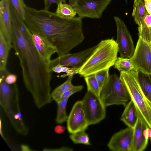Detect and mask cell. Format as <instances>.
Here are the masks:
<instances>
[{
    "instance_id": "26",
    "label": "cell",
    "mask_w": 151,
    "mask_h": 151,
    "mask_svg": "<svg viewBox=\"0 0 151 151\" xmlns=\"http://www.w3.org/2000/svg\"><path fill=\"white\" fill-rule=\"evenodd\" d=\"M84 79L87 85V91H90L100 98L101 90L94 74L85 77Z\"/></svg>"
},
{
    "instance_id": "30",
    "label": "cell",
    "mask_w": 151,
    "mask_h": 151,
    "mask_svg": "<svg viewBox=\"0 0 151 151\" xmlns=\"http://www.w3.org/2000/svg\"><path fill=\"white\" fill-rule=\"evenodd\" d=\"M82 85L74 86L71 89L65 93L62 96L61 99H62L69 98L74 93L79 91L83 88Z\"/></svg>"
},
{
    "instance_id": "42",
    "label": "cell",
    "mask_w": 151,
    "mask_h": 151,
    "mask_svg": "<svg viewBox=\"0 0 151 151\" xmlns=\"http://www.w3.org/2000/svg\"><path fill=\"white\" fill-rule=\"evenodd\" d=\"M125 2L127 3V0H125Z\"/></svg>"
},
{
    "instance_id": "32",
    "label": "cell",
    "mask_w": 151,
    "mask_h": 151,
    "mask_svg": "<svg viewBox=\"0 0 151 151\" xmlns=\"http://www.w3.org/2000/svg\"><path fill=\"white\" fill-rule=\"evenodd\" d=\"M17 78L15 74L9 73L5 78V81L9 84H13L17 82Z\"/></svg>"
},
{
    "instance_id": "4",
    "label": "cell",
    "mask_w": 151,
    "mask_h": 151,
    "mask_svg": "<svg viewBox=\"0 0 151 151\" xmlns=\"http://www.w3.org/2000/svg\"><path fill=\"white\" fill-rule=\"evenodd\" d=\"M0 104L15 130L23 136L28 133L20 110L18 87L15 83L9 84L5 78L0 79Z\"/></svg>"
},
{
    "instance_id": "8",
    "label": "cell",
    "mask_w": 151,
    "mask_h": 151,
    "mask_svg": "<svg viewBox=\"0 0 151 151\" xmlns=\"http://www.w3.org/2000/svg\"><path fill=\"white\" fill-rule=\"evenodd\" d=\"M112 0H77L73 6L79 17L99 19Z\"/></svg>"
},
{
    "instance_id": "36",
    "label": "cell",
    "mask_w": 151,
    "mask_h": 151,
    "mask_svg": "<svg viewBox=\"0 0 151 151\" xmlns=\"http://www.w3.org/2000/svg\"><path fill=\"white\" fill-rule=\"evenodd\" d=\"M63 66L58 64L54 66L51 69V72H54L58 73L62 72V68Z\"/></svg>"
},
{
    "instance_id": "35",
    "label": "cell",
    "mask_w": 151,
    "mask_h": 151,
    "mask_svg": "<svg viewBox=\"0 0 151 151\" xmlns=\"http://www.w3.org/2000/svg\"><path fill=\"white\" fill-rule=\"evenodd\" d=\"M148 13L151 15V0H143Z\"/></svg>"
},
{
    "instance_id": "40",
    "label": "cell",
    "mask_w": 151,
    "mask_h": 151,
    "mask_svg": "<svg viewBox=\"0 0 151 151\" xmlns=\"http://www.w3.org/2000/svg\"><path fill=\"white\" fill-rule=\"evenodd\" d=\"M68 1L69 2V4L73 6L76 4L77 0H68Z\"/></svg>"
},
{
    "instance_id": "39",
    "label": "cell",
    "mask_w": 151,
    "mask_h": 151,
    "mask_svg": "<svg viewBox=\"0 0 151 151\" xmlns=\"http://www.w3.org/2000/svg\"><path fill=\"white\" fill-rule=\"evenodd\" d=\"M70 68L66 66H63L62 68V72H65L67 73L69 70Z\"/></svg>"
},
{
    "instance_id": "23",
    "label": "cell",
    "mask_w": 151,
    "mask_h": 151,
    "mask_svg": "<svg viewBox=\"0 0 151 151\" xmlns=\"http://www.w3.org/2000/svg\"><path fill=\"white\" fill-rule=\"evenodd\" d=\"M55 13L60 18L67 19L73 18L77 14L72 6L63 3L57 5Z\"/></svg>"
},
{
    "instance_id": "24",
    "label": "cell",
    "mask_w": 151,
    "mask_h": 151,
    "mask_svg": "<svg viewBox=\"0 0 151 151\" xmlns=\"http://www.w3.org/2000/svg\"><path fill=\"white\" fill-rule=\"evenodd\" d=\"M69 98L62 99L57 103L58 109L55 120L58 124L63 123L67 120L68 116L66 112V106Z\"/></svg>"
},
{
    "instance_id": "13",
    "label": "cell",
    "mask_w": 151,
    "mask_h": 151,
    "mask_svg": "<svg viewBox=\"0 0 151 151\" xmlns=\"http://www.w3.org/2000/svg\"><path fill=\"white\" fill-rule=\"evenodd\" d=\"M133 128L127 127L115 133L107 144L113 151H132Z\"/></svg>"
},
{
    "instance_id": "41",
    "label": "cell",
    "mask_w": 151,
    "mask_h": 151,
    "mask_svg": "<svg viewBox=\"0 0 151 151\" xmlns=\"http://www.w3.org/2000/svg\"><path fill=\"white\" fill-rule=\"evenodd\" d=\"M147 99L149 102L151 103V96L147 98Z\"/></svg>"
},
{
    "instance_id": "27",
    "label": "cell",
    "mask_w": 151,
    "mask_h": 151,
    "mask_svg": "<svg viewBox=\"0 0 151 151\" xmlns=\"http://www.w3.org/2000/svg\"><path fill=\"white\" fill-rule=\"evenodd\" d=\"M69 137L74 144H81L87 145H91L89 136L85 131L71 134Z\"/></svg>"
},
{
    "instance_id": "34",
    "label": "cell",
    "mask_w": 151,
    "mask_h": 151,
    "mask_svg": "<svg viewBox=\"0 0 151 151\" xmlns=\"http://www.w3.org/2000/svg\"><path fill=\"white\" fill-rule=\"evenodd\" d=\"M65 127L61 125H58L54 128L55 132L58 134L63 133L65 130Z\"/></svg>"
},
{
    "instance_id": "11",
    "label": "cell",
    "mask_w": 151,
    "mask_h": 151,
    "mask_svg": "<svg viewBox=\"0 0 151 151\" xmlns=\"http://www.w3.org/2000/svg\"><path fill=\"white\" fill-rule=\"evenodd\" d=\"M97 45L78 52L69 53L62 56H58L51 60L48 66L49 69L51 72L52 68L58 64L63 66L71 67L78 69L92 55Z\"/></svg>"
},
{
    "instance_id": "12",
    "label": "cell",
    "mask_w": 151,
    "mask_h": 151,
    "mask_svg": "<svg viewBox=\"0 0 151 151\" xmlns=\"http://www.w3.org/2000/svg\"><path fill=\"white\" fill-rule=\"evenodd\" d=\"M67 129L71 134L85 131L89 126L84 111L82 101L76 102L68 116Z\"/></svg>"
},
{
    "instance_id": "15",
    "label": "cell",
    "mask_w": 151,
    "mask_h": 151,
    "mask_svg": "<svg viewBox=\"0 0 151 151\" xmlns=\"http://www.w3.org/2000/svg\"><path fill=\"white\" fill-rule=\"evenodd\" d=\"M148 127L139 112L137 121L133 128L132 151H143L146 148L148 139L145 137L144 131Z\"/></svg>"
},
{
    "instance_id": "1",
    "label": "cell",
    "mask_w": 151,
    "mask_h": 151,
    "mask_svg": "<svg viewBox=\"0 0 151 151\" xmlns=\"http://www.w3.org/2000/svg\"><path fill=\"white\" fill-rule=\"evenodd\" d=\"M12 43L20 61L23 82L38 109L51 103V72L34 44L32 33L14 9L11 10Z\"/></svg>"
},
{
    "instance_id": "28",
    "label": "cell",
    "mask_w": 151,
    "mask_h": 151,
    "mask_svg": "<svg viewBox=\"0 0 151 151\" xmlns=\"http://www.w3.org/2000/svg\"><path fill=\"white\" fill-rule=\"evenodd\" d=\"M109 70V69H107L100 71L94 74L101 91L109 79L110 76Z\"/></svg>"
},
{
    "instance_id": "10",
    "label": "cell",
    "mask_w": 151,
    "mask_h": 151,
    "mask_svg": "<svg viewBox=\"0 0 151 151\" xmlns=\"http://www.w3.org/2000/svg\"><path fill=\"white\" fill-rule=\"evenodd\" d=\"M117 29L116 42L118 44L120 57L130 58L135 50L133 41L124 21L119 17L114 16Z\"/></svg>"
},
{
    "instance_id": "38",
    "label": "cell",
    "mask_w": 151,
    "mask_h": 151,
    "mask_svg": "<svg viewBox=\"0 0 151 151\" xmlns=\"http://www.w3.org/2000/svg\"><path fill=\"white\" fill-rule=\"evenodd\" d=\"M21 150L22 151H31L34 150H32L29 147L26 145L22 144L21 145Z\"/></svg>"
},
{
    "instance_id": "22",
    "label": "cell",
    "mask_w": 151,
    "mask_h": 151,
    "mask_svg": "<svg viewBox=\"0 0 151 151\" xmlns=\"http://www.w3.org/2000/svg\"><path fill=\"white\" fill-rule=\"evenodd\" d=\"M139 83L144 94L147 98L151 96V75L137 71Z\"/></svg>"
},
{
    "instance_id": "33",
    "label": "cell",
    "mask_w": 151,
    "mask_h": 151,
    "mask_svg": "<svg viewBox=\"0 0 151 151\" xmlns=\"http://www.w3.org/2000/svg\"><path fill=\"white\" fill-rule=\"evenodd\" d=\"M45 151H72L73 149L67 147H63L61 148L57 149H49L45 148L43 150Z\"/></svg>"
},
{
    "instance_id": "5",
    "label": "cell",
    "mask_w": 151,
    "mask_h": 151,
    "mask_svg": "<svg viewBox=\"0 0 151 151\" xmlns=\"http://www.w3.org/2000/svg\"><path fill=\"white\" fill-rule=\"evenodd\" d=\"M119 78L126 87L139 114L151 128V103L144 94L138 79L137 71L120 73Z\"/></svg>"
},
{
    "instance_id": "37",
    "label": "cell",
    "mask_w": 151,
    "mask_h": 151,
    "mask_svg": "<svg viewBox=\"0 0 151 151\" xmlns=\"http://www.w3.org/2000/svg\"><path fill=\"white\" fill-rule=\"evenodd\" d=\"M76 70H77V69L74 68H70L69 70L66 74L62 75L61 76V77H64L67 76H73L74 75L76 74Z\"/></svg>"
},
{
    "instance_id": "20",
    "label": "cell",
    "mask_w": 151,
    "mask_h": 151,
    "mask_svg": "<svg viewBox=\"0 0 151 151\" xmlns=\"http://www.w3.org/2000/svg\"><path fill=\"white\" fill-rule=\"evenodd\" d=\"M132 16L138 26L143 22L144 18L147 12L143 0H134Z\"/></svg>"
},
{
    "instance_id": "43",
    "label": "cell",
    "mask_w": 151,
    "mask_h": 151,
    "mask_svg": "<svg viewBox=\"0 0 151 151\" xmlns=\"http://www.w3.org/2000/svg\"><path fill=\"white\" fill-rule=\"evenodd\" d=\"M150 138V142H151V138Z\"/></svg>"
},
{
    "instance_id": "18",
    "label": "cell",
    "mask_w": 151,
    "mask_h": 151,
    "mask_svg": "<svg viewBox=\"0 0 151 151\" xmlns=\"http://www.w3.org/2000/svg\"><path fill=\"white\" fill-rule=\"evenodd\" d=\"M139 37L151 44V15L148 12L145 15L142 24L138 27Z\"/></svg>"
},
{
    "instance_id": "9",
    "label": "cell",
    "mask_w": 151,
    "mask_h": 151,
    "mask_svg": "<svg viewBox=\"0 0 151 151\" xmlns=\"http://www.w3.org/2000/svg\"><path fill=\"white\" fill-rule=\"evenodd\" d=\"M130 59L135 70L151 75V44L139 37L134 53Z\"/></svg>"
},
{
    "instance_id": "29",
    "label": "cell",
    "mask_w": 151,
    "mask_h": 151,
    "mask_svg": "<svg viewBox=\"0 0 151 151\" xmlns=\"http://www.w3.org/2000/svg\"><path fill=\"white\" fill-rule=\"evenodd\" d=\"M17 13L24 21L26 16L25 4L24 0H9Z\"/></svg>"
},
{
    "instance_id": "16",
    "label": "cell",
    "mask_w": 151,
    "mask_h": 151,
    "mask_svg": "<svg viewBox=\"0 0 151 151\" xmlns=\"http://www.w3.org/2000/svg\"><path fill=\"white\" fill-rule=\"evenodd\" d=\"M34 44L43 62L49 66L52 56L57 52L56 48L45 38L32 33Z\"/></svg>"
},
{
    "instance_id": "25",
    "label": "cell",
    "mask_w": 151,
    "mask_h": 151,
    "mask_svg": "<svg viewBox=\"0 0 151 151\" xmlns=\"http://www.w3.org/2000/svg\"><path fill=\"white\" fill-rule=\"evenodd\" d=\"M114 65V68L120 73L128 72L135 70L130 58H124L121 57H117Z\"/></svg>"
},
{
    "instance_id": "17",
    "label": "cell",
    "mask_w": 151,
    "mask_h": 151,
    "mask_svg": "<svg viewBox=\"0 0 151 151\" xmlns=\"http://www.w3.org/2000/svg\"><path fill=\"white\" fill-rule=\"evenodd\" d=\"M125 107L120 120L127 127L133 128L137 120L139 112L131 100Z\"/></svg>"
},
{
    "instance_id": "31",
    "label": "cell",
    "mask_w": 151,
    "mask_h": 151,
    "mask_svg": "<svg viewBox=\"0 0 151 151\" xmlns=\"http://www.w3.org/2000/svg\"><path fill=\"white\" fill-rule=\"evenodd\" d=\"M66 0H44V9L49 10L51 4L53 3L58 5L61 3H65Z\"/></svg>"
},
{
    "instance_id": "6",
    "label": "cell",
    "mask_w": 151,
    "mask_h": 151,
    "mask_svg": "<svg viewBox=\"0 0 151 151\" xmlns=\"http://www.w3.org/2000/svg\"><path fill=\"white\" fill-rule=\"evenodd\" d=\"M100 98L106 107L112 105L125 106L131 100L125 85L115 73L110 76L101 91Z\"/></svg>"
},
{
    "instance_id": "21",
    "label": "cell",
    "mask_w": 151,
    "mask_h": 151,
    "mask_svg": "<svg viewBox=\"0 0 151 151\" xmlns=\"http://www.w3.org/2000/svg\"><path fill=\"white\" fill-rule=\"evenodd\" d=\"M73 76H68L65 82L56 88L51 93L52 99L57 103L60 101L62 95L71 89L74 86L72 83Z\"/></svg>"
},
{
    "instance_id": "7",
    "label": "cell",
    "mask_w": 151,
    "mask_h": 151,
    "mask_svg": "<svg viewBox=\"0 0 151 151\" xmlns=\"http://www.w3.org/2000/svg\"><path fill=\"white\" fill-rule=\"evenodd\" d=\"M82 101L85 117L89 125L98 123L105 118L106 107L99 97L87 91Z\"/></svg>"
},
{
    "instance_id": "3",
    "label": "cell",
    "mask_w": 151,
    "mask_h": 151,
    "mask_svg": "<svg viewBox=\"0 0 151 151\" xmlns=\"http://www.w3.org/2000/svg\"><path fill=\"white\" fill-rule=\"evenodd\" d=\"M119 48L113 38L101 41L84 64L76 70V74L84 77L100 71L109 69L114 65L117 58Z\"/></svg>"
},
{
    "instance_id": "19",
    "label": "cell",
    "mask_w": 151,
    "mask_h": 151,
    "mask_svg": "<svg viewBox=\"0 0 151 151\" xmlns=\"http://www.w3.org/2000/svg\"><path fill=\"white\" fill-rule=\"evenodd\" d=\"M13 48L12 43L8 42L0 33V70L6 69V65L10 50Z\"/></svg>"
},
{
    "instance_id": "14",
    "label": "cell",
    "mask_w": 151,
    "mask_h": 151,
    "mask_svg": "<svg viewBox=\"0 0 151 151\" xmlns=\"http://www.w3.org/2000/svg\"><path fill=\"white\" fill-rule=\"evenodd\" d=\"M9 0H1L0 1V33L6 40L12 43V23Z\"/></svg>"
},
{
    "instance_id": "2",
    "label": "cell",
    "mask_w": 151,
    "mask_h": 151,
    "mask_svg": "<svg viewBox=\"0 0 151 151\" xmlns=\"http://www.w3.org/2000/svg\"><path fill=\"white\" fill-rule=\"evenodd\" d=\"M25 10L24 21L30 32L47 40L56 48L58 56L69 53L84 40L80 17L63 19L49 10L27 6Z\"/></svg>"
}]
</instances>
